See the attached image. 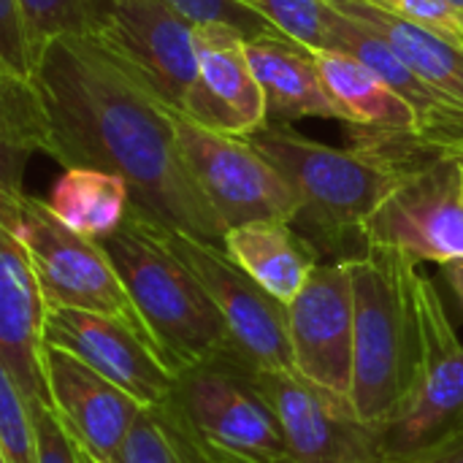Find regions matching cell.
Here are the masks:
<instances>
[{
    "mask_svg": "<svg viewBox=\"0 0 463 463\" xmlns=\"http://www.w3.org/2000/svg\"><path fill=\"white\" fill-rule=\"evenodd\" d=\"M195 27L165 0H98L90 38L111 52L179 117L239 136L231 114L203 87Z\"/></svg>",
    "mask_w": 463,
    "mask_h": 463,
    "instance_id": "obj_5",
    "label": "cell"
},
{
    "mask_svg": "<svg viewBox=\"0 0 463 463\" xmlns=\"http://www.w3.org/2000/svg\"><path fill=\"white\" fill-rule=\"evenodd\" d=\"M252 11L269 19L282 35L307 46L326 49V16L328 5L323 0H244Z\"/></svg>",
    "mask_w": 463,
    "mask_h": 463,
    "instance_id": "obj_26",
    "label": "cell"
},
{
    "mask_svg": "<svg viewBox=\"0 0 463 463\" xmlns=\"http://www.w3.org/2000/svg\"><path fill=\"white\" fill-rule=\"evenodd\" d=\"M366 3L463 43V11L450 0H366Z\"/></svg>",
    "mask_w": 463,
    "mask_h": 463,
    "instance_id": "obj_30",
    "label": "cell"
},
{
    "mask_svg": "<svg viewBox=\"0 0 463 463\" xmlns=\"http://www.w3.org/2000/svg\"><path fill=\"white\" fill-rule=\"evenodd\" d=\"M35 442H38V463H81L79 448L62 420L46 404H30Z\"/></svg>",
    "mask_w": 463,
    "mask_h": 463,
    "instance_id": "obj_31",
    "label": "cell"
},
{
    "mask_svg": "<svg viewBox=\"0 0 463 463\" xmlns=\"http://www.w3.org/2000/svg\"><path fill=\"white\" fill-rule=\"evenodd\" d=\"M46 380L52 410L76 445L98 463L122 461L128 437L146 407L57 347H46Z\"/></svg>",
    "mask_w": 463,
    "mask_h": 463,
    "instance_id": "obj_15",
    "label": "cell"
},
{
    "mask_svg": "<svg viewBox=\"0 0 463 463\" xmlns=\"http://www.w3.org/2000/svg\"><path fill=\"white\" fill-rule=\"evenodd\" d=\"M312 54L328 92L336 98L347 117V125L377 130H418L412 106L361 60L342 49H315Z\"/></svg>",
    "mask_w": 463,
    "mask_h": 463,
    "instance_id": "obj_22",
    "label": "cell"
},
{
    "mask_svg": "<svg viewBox=\"0 0 463 463\" xmlns=\"http://www.w3.org/2000/svg\"><path fill=\"white\" fill-rule=\"evenodd\" d=\"M456 155H458V160H461V168H463V146L458 149V152H456Z\"/></svg>",
    "mask_w": 463,
    "mask_h": 463,
    "instance_id": "obj_36",
    "label": "cell"
},
{
    "mask_svg": "<svg viewBox=\"0 0 463 463\" xmlns=\"http://www.w3.org/2000/svg\"><path fill=\"white\" fill-rule=\"evenodd\" d=\"M195 54L203 87L231 114L239 136L269 125L266 98L247 54V38L225 24L195 27Z\"/></svg>",
    "mask_w": 463,
    "mask_h": 463,
    "instance_id": "obj_20",
    "label": "cell"
},
{
    "mask_svg": "<svg viewBox=\"0 0 463 463\" xmlns=\"http://www.w3.org/2000/svg\"><path fill=\"white\" fill-rule=\"evenodd\" d=\"M420 350L412 393L402 415L380 429L388 458L410 456L463 426V342L434 282L415 271Z\"/></svg>",
    "mask_w": 463,
    "mask_h": 463,
    "instance_id": "obj_9",
    "label": "cell"
},
{
    "mask_svg": "<svg viewBox=\"0 0 463 463\" xmlns=\"http://www.w3.org/2000/svg\"><path fill=\"white\" fill-rule=\"evenodd\" d=\"M38 54L30 41L27 19L19 0H0V73L33 79Z\"/></svg>",
    "mask_w": 463,
    "mask_h": 463,
    "instance_id": "obj_29",
    "label": "cell"
},
{
    "mask_svg": "<svg viewBox=\"0 0 463 463\" xmlns=\"http://www.w3.org/2000/svg\"><path fill=\"white\" fill-rule=\"evenodd\" d=\"M0 228L24 244L49 309H81L114 317L157 350L100 241L65 228L46 201L30 193L0 195Z\"/></svg>",
    "mask_w": 463,
    "mask_h": 463,
    "instance_id": "obj_6",
    "label": "cell"
},
{
    "mask_svg": "<svg viewBox=\"0 0 463 463\" xmlns=\"http://www.w3.org/2000/svg\"><path fill=\"white\" fill-rule=\"evenodd\" d=\"M46 345L79 358L144 407L165 404L174 393L176 372L171 364L114 317L81 309H49Z\"/></svg>",
    "mask_w": 463,
    "mask_h": 463,
    "instance_id": "obj_14",
    "label": "cell"
},
{
    "mask_svg": "<svg viewBox=\"0 0 463 463\" xmlns=\"http://www.w3.org/2000/svg\"><path fill=\"white\" fill-rule=\"evenodd\" d=\"M342 14H350L380 33L402 62L439 98L463 109V43L429 30L423 24L399 19L366 0H326Z\"/></svg>",
    "mask_w": 463,
    "mask_h": 463,
    "instance_id": "obj_19",
    "label": "cell"
},
{
    "mask_svg": "<svg viewBox=\"0 0 463 463\" xmlns=\"http://www.w3.org/2000/svg\"><path fill=\"white\" fill-rule=\"evenodd\" d=\"M35 54L62 35H90L98 0H19Z\"/></svg>",
    "mask_w": 463,
    "mask_h": 463,
    "instance_id": "obj_25",
    "label": "cell"
},
{
    "mask_svg": "<svg viewBox=\"0 0 463 463\" xmlns=\"http://www.w3.org/2000/svg\"><path fill=\"white\" fill-rule=\"evenodd\" d=\"M290 182L301 201L296 228L336 260L361 255L366 222L404 179L388 163L358 146H331L290 125H266L247 136Z\"/></svg>",
    "mask_w": 463,
    "mask_h": 463,
    "instance_id": "obj_2",
    "label": "cell"
},
{
    "mask_svg": "<svg viewBox=\"0 0 463 463\" xmlns=\"http://www.w3.org/2000/svg\"><path fill=\"white\" fill-rule=\"evenodd\" d=\"M171 402L228 463H293L279 418L255 380V366L239 353L182 369Z\"/></svg>",
    "mask_w": 463,
    "mask_h": 463,
    "instance_id": "obj_7",
    "label": "cell"
},
{
    "mask_svg": "<svg viewBox=\"0 0 463 463\" xmlns=\"http://www.w3.org/2000/svg\"><path fill=\"white\" fill-rule=\"evenodd\" d=\"M293 369L312 385L347 399L355 372V290L345 260H323L288 304Z\"/></svg>",
    "mask_w": 463,
    "mask_h": 463,
    "instance_id": "obj_12",
    "label": "cell"
},
{
    "mask_svg": "<svg viewBox=\"0 0 463 463\" xmlns=\"http://www.w3.org/2000/svg\"><path fill=\"white\" fill-rule=\"evenodd\" d=\"M46 206L73 233L103 241L128 220L133 195L128 182L117 174L71 165L54 179Z\"/></svg>",
    "mask_w": 463,
    "mask_h": 463,
    "instance_id": "obj_21",
    "label": "cell"
},
{
    "mask_svg": "<svg viewBox=\"0 0 463 463\" xmlns=\"http://www.w3.org/2000/svg\"><path fill=\"white\" fill-rule=\"evenodd\" d=\"M35 81L49 114V157L128 182L133 209L222 244L225 228L195 184L176 136V111L90 35L54 38Z\"/></svg>",
    "mask_w": 463,
    "mask_h": 463,
    "instance_id": "obj_1",
    "label": "cell"
},
{
    "mask_svg": "<svg viewBox=\"0 0 463 463\" xmlns=\"http://www.w3.org/2000/svg\"><path fill=\"white\" fill-rule=\"evenodd\" d=\"M442 274H445L450 290L456 293V298L463 304V258L445 263V266H442Z\"/></svg>",
    "mask_w": 463,
    "mask_h": 463,
    "instance_id": "obj_33",
    "label": "cell"
},
{
    "mask_svg": "<svg viewBox=\"0 0 463 463\" xmlns=\"http://www.w3.org/2000/svg\"><path fill=\"white\" fill-rule=\"evenodd\" d=\"M391 463H463V426Z\"/></svg>",
    "mask_w": 463,
    "mask_h": 463,
    "instance_id": "obj_32",
    "label": "cell"
},
{
    "mask_svg": "<svg viewBox=\"0 0 463 463\" xmlns=\"http://www.w3.org/2000/svg\"><path fill=\"white\" fill-rule=\"evenodd\" d=\"M100 244L114 260L160 355L176 374L236 353L220 309L171 250L163 222L130 209L122 228Z\"/></svg>",
    "mask_w": 463,
    "mask_h": 463,
    "instance_id": "obj_3",
    "label": "cell"
},
{
    "mask_svg": "<svg viewBox=\"0 0 463 463\" xmlns=\"http://www.w3.org/2000/svg\"><path fill=\"white\" fill-rule=\"evenodd\" d=\"M73 442H76V439H73ZM76 448H79V445H76ZM79 458H81V463H98L92 456H90V453H84L81 448H79Z\"/></svg>",
    "mask_w": 463,
    "mask_h": 463,
    "instance_id": "obj_34",
    "label": "cell"
},
{
    "mask_svg": "<svg viewBox=\"0 0 463 463\" xmlns=\"http://www.w3.org/2000/svg\"><path fill=\"white\" fill-rule=\"evenodd\" d=\"M247 54L266 98L269 125H290L293 119H339L347 117L328 92L312 49L288 35L247 38Z\"/></svg>",
    "mask_w": 463,
    "mask_h": 463,
    "instance_id": "obj_17",
    "label": "cell"
},
{
    "mask_svg": "<svg viewBox=\"0 0 463 463\" xmlns=\"http://www.w3.org/2000/svg\"><path fill=\"white\" fill-rule=\"evenodd\" d=\"M46 315L33 260L24 244L0 228V372L24 393L27 404H46Z\"/></svg>",
    "mask_w": 463,
    "mask_h": 463,
    "instance_id": "obj_16",
    "label": "cell"
},
{
    "mask_svg": "<svg viewBox=\"0 0 463 463\" xmlns=\"http://www.w3.org/2000/svg\"><path fill=\"white\" fill-rule=\"evenodd\" d=\"M222 247L269 296L285 307L323 263L320 250L296 225L277 220L231 228Z\"/></svg>",
    "mask_w": 463,
    "mask_h": 463,
    "instance_id": "obj_18",
    "label": "cell"
},
{
    "mask_svg": "<svg viewBox=\"0 0 463 463\" xmlns=\"http://www.w3.org/2000/svg\"><path fill=\"white\" fill-rule=\"evenodd\" d=\"M119 463H228L220 458L168 399L146 407L128 437Z\"/></svg>",
    "mask_w": 463,
    "mask_h": 463,
    "instance_id": "obj_24",
    "label": "cell"
},
{
    "mask_svg": "<svg viewBox=\"0 0 463 463\" xmlns=\"http://www.w3.org/2000/svg\"><path fill=\"white\" fill-rule=\"evenodd\" d=\"M255 380L274 407L293 463H391L380 429L298 372H260Z\"/></svg>",
    "mask_w": 463,
    "mask_h": 463,
    "instance_id": "obj_13",
    "label": "cell"
},
{
    "mask_svg": "<svg viewBox=\"0 0 463 463\" xmlns=\"http://www.w3.org/2000/svg\"><path fill=\"white\" fill-rule=\"evenodd\" d=\"M193 24H225L239 30L244 38L282 35L269 19L252 11L244 0H165Z\"/></svg>",
    "mask_w": 463,
    "mask_h": 463,
    "instance_id": "obj_28",
    "label": "cell"
},
{
    "mask_svg": "<svg viewBox=\"0 0 463 463\" xmlns=\"http://www.w3.org/2000/svg\"><path fill=\"white\" fill-rule=\"evenodd\" d=\"M52 128L35 76L0 73V195L24 193L22 176L33 155H49Z\"/></svg>",
    "mask_w": 463,
    "mask_h": 463,
    "instance_id": "obj_23",
    "label": "cell"
},
{
    "mask_svg": "<svg viewBox=\"0 0 463 463\" xmlns=\"http://www.w3.org/2000/svg\"><path fill=\"white\" fill-rule=\"evenodd\" d=\"M171 250L198 277L220 309L233 350L260 372H296L288 331V307L269 296L222 244L190 236L165 225Z\"/></svg>",
    "mask_w": 463,
    "mask_h": 463,
    "instance_id": "obj_11",
    "label": "cell"
},
{
    "mask_svg": "<svg viewBox=\"0 0 463 463\" xmlns=\"http://www.w3.org/2000/svg\"><path fill=\"white\" fill-rule=\"evenodd\" d=\"M366 244L410 263L463 258V168L458 155L407 174L366 222Z\"/></svg>",
    "mask_w": 463,
    "mask_h": 463,
    "instance_id": "obj_10",
    "label": "cell"
},
{
    "mask_svg": "<svg viewBox=\"0 0 463 463\" xmlns=\"http://www.w3.org/2000/svg\"><path fill=\"white\" fill-rule=\"evenodd\" d=\"M355 290V372L350 404L374 429L393 423L415 385L420 326L407 258L369 247L347 258Z\"/></svg>",
    "mask_w": 463,
    "mask_h": 463,
    "instance_id": "obj_4",
    "label": "cell"
},
{
    "mask_svg": "<svg viewBox=\"0 0 463 463\" xmlns=\"http://www.w3.org/2000/svg\"><path fill=\"white\" fill-rule=\"evenodd\" d=\"M182 157L225 233L250 222H296L301 201L279 168L247 138L201 128L176 114Z\"/></svg>",
    "mask_w": 463,
    "mask_h": 463,
    "instance_id": "obj_8",
    "label": "cell"
},
{
    "mask_svg": "<svg viewBox=\"0 0 463 463\" xmlns=\"http://www.w3.org/2000/svg\"><path fill=\"white\" fill-rule=\"evenodd\" d=\"M450 3H453V5H458V8L463 11V0H450Z\"/></svg>",
    "mask_w": 463,
    "mask_h": 463,
    "instance_id": "obj_35",
    "label": "cell"
},
{
    "mask_svg": "<svg viewBox=\"0 0 463 463\" xmlns=\"http://www.w3.org/2000/svg\"><path fill=\"white\" fill-rule=\"evenodd\" d=\"M0 463H38L30 404L5 372H0Z\"/></svg>",
    "mask_w": 463,
    "mask_h": 463,
    "instance_id": "obj_27",
    "label": "cell"
}]
</instances>
